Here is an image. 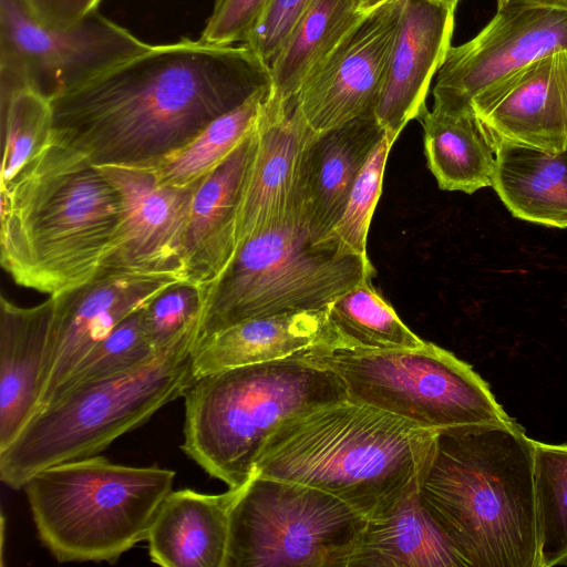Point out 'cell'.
Returning a JSON list of instances; mask_svg holds the SVG:
<instances>
[{
  "mask_svg": "<svg viewBox=\"0 0 567 567\" xmlns=\"http://www.w3.org/2000/svg\"><path fill=\"white\" fill-rule=\"evenodd\" d=\"M270 84L244 43L151 44L52 97V135L95 165H153Z\"/></svg>",
  "mask_w": 567,
  "mask_h": 567,
  "instance_id": "cell-1",
  "label": "cell"
},
{
  "mask_svg": "<svg viewBox=\"0 0 567 567\" xmlns=\"http://www.w3.org/2000/svg\"><path fill=\"white\" fill-rule=\"evenodd\" d=\"M0 196V264L16 285L55 296L94 278L113 257L121 196L99 166L52 132Z\"/></svg>",
  "mask_w": 567,
  "mask_h": 567,
  "instance_id": "cell-2",
  "label": "cell"
},
{
  "mask_svg": "<svg viewBox=\"0 0 567 567\" xmlns=\"http://www.w3.org/2000/svg\"><path fill=\"white\" fill-rule=\"evenodd\" d=\"M534 446L515 420L437 431L419 495L465 567H538Z\"/></svg>",
  "mask_w": 567,
  "mask_h": 567,
  "instance_id": "cell-3",
  "label": "cell"
},
{
  "mask_svg": "<svg viewBox=\"0 0 567 567\" xmlns=\"http://www.w3.org/2000/svg\"><path fill=\"white\" fill-rule=\"evenodd\" d=\"M436 436L347 400L284 421L262 446L254 475L321 489L375 518L419 489Z\"/></svg>",
  "mask_w": 567,
  "mask_h": 567,
  "instance_id": "cell-4",
  "label": "cell"
},
{
  "mask_svg": "<svg viewBox=\"0 0 567 567\" xmlns=\"http://www.w3.org/2000/svg\"><path fill=\"white\" fill-rule=\"evenodd\" d=\"M183 396L181 449L228 488L254 476L262 446L284 421L348 400L333 371L296 355L205 374Z\"/></svg>",
  "mask_w": 567,
  "mask_h": 567,
  "instance_id": "cell-5",
  "label": "cell"
},
{
  "mask_svg": "<svg viewBox=\"0 0 567 567\" xmlns=\"http://www.w3.org/2000/svg\"><path fill=\"white\" fill-rule=\"evenodd\" d=\"M196 333L155 360L125 373L87 382L42 405L0 451V480L23 488L37 472L97 455L121 435L143 425L190 382Z\"/></svg>",
  "mask_w": 567,
  "mask_h": 567,
  "instance_id": "cell-6",
  "label": "cell"
},
{
  "mask_svg": "<svg viewBox=\"0 0 567 567\" xmlns=\"http://www.w3.org/2000/svg\"><path fill=\"white\" fill-rule=\"evenodd\" d=\"M175 472L94 455L37 472L23 486L38 536L60 563L116 561L145 540Z\"/></svg>",
  "mask_w": 567,
  "mask_h": 567,
  "instance_id": "cell-7",
  "label": "cell"
},
{
  "mask_svg": "<svg viewBox=\"0 0 567 567\" xmlns=\"http://www.w3.org/2000/svg\"><path fill=\"white\" fill-rule=\"evenodd\" d=\"M374 274L370 259L313 241L301 209L244 241L205 287L195 346L248 319L323 309Z\"/></svg>",
  "mask_w": 567,
  "mask_h": 567,
  "instance_id": "cell-8",
  "label": "cell"
},
{
  "mask_svg": "<svg viewBox=\"0 0 567 567\" xmlns=\"http://www.w3.org/2000/svg\"><path fill=\"white\" fill-rule=\"evenodd\" d=\"M293 355L333 371L349 401L427 430L514 421L468 363L429 341L408 350L321 346Z\"/></svg>",
  "mask_w": 567,
  "mask_h": 567,
  "instance_id": "cell-9",
  "label": "cell"
},
{
  "mask_svg": "<svg viewBox=\"0 0 567 567\" xmlns=\"http://www.w3.org/2000/svg\"><path fill=\"white\" fill-rule=\"evenodd\" d=\"M365 523L321 489L255 474L230 513L225 567H347Z\"/></svg>",
  "mask_w": 567,
  "mask_h": 567,
  "instance_id": "cell-10",
  "label": "cell"
},
{
  "mask_svg": "<svg viewBox=\"0 0 567 567\" xmlns=\"http://www.w3.org/2000/svg\"><path fill=\"white\" fill-rule=\"evenodd\" d=\"M150 45L99 11L50 25L20 0H0V94L29 89L51 100Z\"/></svg>",
  "mask_w": 567,
  "mask_h": 567,
  "instance_id": "cell-11",
  "label": "cell"
},
{
  "mask_svg": "<svg viewBox=\"0 0 567 567\" xmlns=\"http://www.w3.org/2000/svg\"><path fill=\"white\" fill-rule=\"evenodd\" d=\"M567 50V10L542 6L497 7L494 18L470 41L451 47L433 87V110L474 114V100L518 72Z\"/></svg>",
  "mask_w": 567,
  "mask_h": 567,
  "instance_id": "cell-12",
  "label": "cell"
},
{
  "mask_svg": "<svg viewBox=\"0 0 567 567\" xmlns=\"http://www.w3.org/2000/svg\"><path fill=\"white\" fill-rule=\"evenodd\" d=\"M405 2L368 11L305 80L296 97L315 134L374 113Z\"/></svg>",
  "mask_w": 567,
  "mask_h": 567,
  "instance_id": "cell-13",
  "label": "cell"
},
{
  "mask_svg": "<svg viewBox=\"0 0 567 567\" xmlns=\"http://www.w3.org/2000/svg\"><path fill=\"white\" fill-rule=\"evenodd\" d=\"M189 281L183 270L106 266L94 278L50 296L52 319L40 406L74 367L122 320L165 289Z\"/></svg>",
  "mask_w": 567,
  "mask_h": 567,
  "instance_id": "cell-14",
  "label": "cell"
},
{
  "mask_svg": "<svg viewBox=\"0 0 567 567\" xmlns=\"http://www.w3.org/2000/svg\"><path fill=\"white\" fill-rule=\"evenodd\" d=\"M256 131L257 146L238 206L236 249L303 209V163L315 133L296 95L279 97L268 90Z\"/></svg>",
  "mask_w": 567,
  "mask_h": 567,
  "instance_id": "cell-15",
  "label": "cell"
},
{
  "mask_svg": "<svg viewBox=\"0 0 567 567\" xmlns=\"http://www.w3.org/2000/svg\"><path fill=\"white\" fill-rule=\"evenodd\" d=\"M99 167L116 187L122 200L118 244L107 266L184 271V238L198 185H164L150 166Z\"/></svg>",
  "mask_w": 567,
  "mask_h": 567,
  "instance_id": "cell-16",
  "label": "cell"
},
{
  "mask_svg": "<svg viewBox=\"0 0 567 567\" xmlns=\"http://www.w3.org/2000/svg\"><path fill=\"white\" fill-rule=\"evenodd\" d=\"M493 145L567 151V50L535 61L472 103Z\"/></svg>",
  "mask_w": 567,
  "mask_h": 567,
  "instance_id": "cell-17",
  "label": "cell"
},
{
  "mask_svg": "<svg viewBox=\"0 0 567 567\" xmlns=\"http://www.w3.org/2000/svg\"><path fill=\"white\" fill-rule=\"evenodd\" d=\"M455 9L431 0H406L374 115L391 146L426 110L433 76L450 50Z\"/></svg>",
  "mask_w": 567,
  "mask_h": 567,
  "instance_id": "cell-18",
  "label": "cell"
},
{
  "mask_svg": "<svg viewBox=\"0 0 567 567\" xmlns=\"http://www.w3.org/2000/svg\"><path fill=\"white\" fill-rule=\"evenodd\" d=\"M256 126L193 195L183 266L187 279L204 288L223 272L236 252L238 206L257 146Z\"/></svg>",
  "mask_w": 567,
  "mask_h": 567,
  "instance_id": "cell-19",
  "label": "cell"
},
{
  "mask_svg": "<svg viewBox=\"0 0 567 567\" xmlns=\"http://www.w3.org/2000/svg\"><path fill=\"white\" fill-rule=\"evenodd\" d=\"M51 319L50 297L28 308L0 298V451L40 406Z\"/></svg>",
  "mask_w": 567,
  "mask_h": 567,
  "instance_id": "cell-20",
  "label": "cell"
},
{
  "mask_svg": "<svg viewBox=\"0 0 567 567\" xmlns=\"http://www.w3.org/2000/svg\"><path fill=\"white\" fill-rule=\"evenodd\" d=\"M384 136L374 113L312 136L303 163L302 203L313 241L337 224L357 176Z\"/></svg>",
  "mask_w": 567,
  "mask_h": 567,
  "instance_id": "cell-21",
  "label": "cell"
},
{
  "mask_svg": "<svg viewBox=\"0 0 567 567\" xmlns=\"http://www.w3.org/2000/svg\"><path fill=\"white\" fill-rule=\"evenodd\" d=\"M244 486L220 494L171 491L145 539L151 560L163 567H225L230 513Z\"/></svg>",
  "mask_w": 567,
  "mask_h": 567,
  "instance_id": "cell-22",
  "label": "cell"
},
{
  "mask_svg": "<svg viewBox=\"0 0 567 567\" xmlns=\"http://www.w3.org/2000/svg\"><path fill=\"white\" fill-rule=\"evenodd\" d=\"M334 344L326 308L248 319L195 346L190 381L208 373L286 359L315 347Z\"/></svg>",
  "mask_w": 567,
  "mask_h": 567,
  "instance_id": "cell-23",
  "label": "cell"
},
{
  "mask_svg": "<svg viewBox=\"0 0 567 567\" xmlns=\"http://www.w3.org/2000/svg\"><path fill=\"white\" fill-rule=\"evenodd\" d=\"M347 567H465L421 502L419 489L367 519Z\"/></svg>",
  "mask_w": 567,
  "mask_h": 567,
  "instance_id": "cell-24",
  "label": "cell"
},
{
  "mask_svg": "<svg viewBox=\"0 0 567 567\" xmlns=\"http://www.w3.org/2000/svg\"><path fill=\"white\" fill-rule=\"evenodd\" d=\"M493 187L517 218L567 228V151L496 143Z\"/></svg>",
  "mask_w": 567,
  "mask_h": 567,
  "instance_id": "cell-25",
  "label": "cell"
},
{
  "mask_svg": "<svg viewBox=\"0 0 567 567\" xmlns=\"http://www.w3.org/2000/svg\"><path fill=\"white\" fill-rule=\"evenodd\" d=\"M419 120L427 167L441 189L473 194L493 186L495 148L474 114L426 109Z\"/></svg>",
  "mask_w": 567,
  "mask_h": 567,
  "instance_id": "cell-26",
  "label": "cell"
},
{
  "mask_svg": "<svg viewBox=\"0 0 567 567\" xmlns=\"http://www.w3.org/2000/svg\"><path fill=\"white\" fill-rule=\"evenodd\" d=\"M365 13L359 0H313L269 68V93L296 95L312 70Z\"/></svg>",
  "mask_w": 567,
  "mask_h": 567,
  "instance_id": "cell-27",
  "label": "cell"
},
{
  "mask_svg": "<svg viewBox=\"0 0 567 567\" xmlns=\"http://www.w3.org/2000/svg\"><path fill=\"white\" fill-rule=\"evenodd\" d=\"M269 85L219 115L179 148L150 166L159 183L176 187L199 185L255 128Z\"/></svg>",
  "mask_w": 567,
  "mask_h": 567,
  "instance_id": "cell-28",
  "label": "cell"
},
{
  "mask_svg": "<svg viewBox=\"0 0 567 567\" xmlns=\"http://www.w3.org/2000/svg\"><path fill=\"white\" fill-rule=\"evenodd\" d=\"M365 278L326 307L333 347L368 350L419 349L426 341L410 330L389 301Z\"/></svg>",
  "mask_w": 567,
  "mask_h": 567,
  "instance_id": "cell-29",
  "label": "cell"
},
{
  "mask_svg": "<svg viewBox=\"0 0 567 567\" xmlns=\"http://www.w3.org/2000/svg\"><path fill=\"white\" fill-rule=\"evenodd\" d=\"M534 495L538 567L567 564V444L535 441Z\"/></svg>",
  "mask_w": 567,
  "mask_h": 567,
  "instance_id": "cell-30",
  "label": "cell"
},
{
  "mask_svg": "<svg viewBox=\"0 0 567 567\" xmlns=\"http://www.w3.org/2000/svg\"><path fill=\"white\" fill-rule=\"evenodd\" d=\"M2 163L0 188L7 187L40 152L52 132L51 101L22 89L0 94Z\"/></svg>",
  "mask_w": 567,
  "mask_h": 567,
  "instance_id": "cell-31",
  "label": "cell"
},
{
  "mask_svg": "<svg viewBox=\"0 0 567 567\" xmlns=\"http://www.w3.org/2000/svg\"><path fill=\"white\" fill-rule=\"evenodd\" d=\"M142 309L127 316L100 341L74 367L50 401L78 385L125 373L155 360L162 352L155 351L145 336Z\"/></svg>",
  "mask_w": 567,
  "mask_h": 567,
  "instance_id": "cell-32",
  "label": "cell"
},
{
  "mask_svg": "<svg viewBox=\"0 0 567 567\" xmlns=\"http://www.w3.org/2000/svg\"><path fill=\"white\" fill-rule=\"evenodd\" d=\"M391 147L385 135L357 176L339 220L318 243L369 259L368 233L381 195L385 163Z\"/></svg>",
  "mask_w": 567,
  "mask_h": 567,
  "instance_id": "cell-33",
  "label": "cell"
},
{
  "mask_svg": "<svg viewBox=\"0 0 567 567\" xmlns=\"http://www.w3.org/2000/svg\"><path fill=\"white\" fill-rule=\"evenodd\" d=\"M205 301V288L190 281L176 284L142 309L145 336L157 352L196 333Z\"/></svg>",
  "mask_w": 567,
  "mask_h": 567,
  "instance_id": "cell-34",
  "label": "cell"
},
{
  "mask_svg": "<svg viewBox=\"0 0 567 567\" xmlns=\"http://www.w3.org/2000/svg\"><path fill=\"white\" fill-rule=\"evenodd\" d=\"M313 0H270L244 42L268 68Z\"/></svg>",
  "mask_w": 567,
  "mask_h": 567,
  "instance_id": "cell-35",
  "label": "cell"
},
{
  "mask_svg": "<svg viewBox=\"0 0 567 567\" xmlns=\"http://www.w3.org/2000/svg\"><path fill=\"white\" fill-rule=\"evenodd\" d=\"M270 0H215L199 40L213 45L244 43Z\"/></svg>",
  "mask_w": 567,
  "mask_h": 567,
  "instance_id": "cell-36",
  "label": "cell"
},
{
  "mask_svg": "<svg viewBox=\"0 0 567 567\" xmlns=\"http://www.w3.org/2000/svg\"><path fill=\"white\" fill-rule=\"evenodd\" d=\"M39 22L50 25L76 23L97 11L101 0H20Z\"/></svg>",
  "mask_w": 567,
  "mask_h": 567,
  "instance_id": "cell-37",
  "label": "cell"
},
{
  "mask_svg": "<svg viewBox=\"0 0 567 567\" xmlns=\"http://www.w3.org/2000/svg\"><path fill=\"white\" fill-rule=\"evenodd\" d=\"M542 6L567 10V0H497V7Z\"/></svg>",
  "mask_w": 567,
  "mask_h": 567,
  "instance_id": "cell-38",
  "label": "cell"
},
{
  "mask_svg": "<svg viewBox=\"0 0 567 567\" xmlns=\"http://www.w3.org/2000/svg\"><path fill=\"white\" fill-rule=\"evenodd\" d=\"M385 1H388V0H359V4H360L361 10L368 12V11L377 8L378 6L384 3Z\"/></svg>",
  "mask_w": 567,
  "mask_h": 567,
  "instance_id": "cell-39",
  "label": "cell"
},
{
  "mask_svg": "<svg viewBox=\"0 0 567 567\" xmlns=\"http://www.w3.org/2000/svg\"><path fill=\"white\" fill-rule=\"evenodd\" d=\"M433 2L455 9L460 0H431Z\"/></svg>",
  "mask_w": 567,
  "mask_h": 567,
  "instance_id": "cell-40",
  "label": "cell"
}]
</instances>
